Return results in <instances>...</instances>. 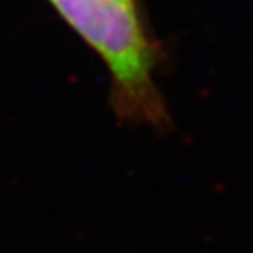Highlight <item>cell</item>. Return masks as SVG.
Instances as JSON below:
<instances>
[{"instance_id": "6da1fadb", "label": "cell", "mask_w": 253, "mask_h": 253, "mask_svg": "<svg viewBox=\"0 0 253 253\" xmlns=\"http://www.w3.org/2000/svg\"><path fill=\"white\" fill-rule=\"evenodd\" d=\"M49 2L107 65L113 104L120 115L150 125L166 122V107L153 79V47L134 0Z\"/></svg>"}]
</instances>
